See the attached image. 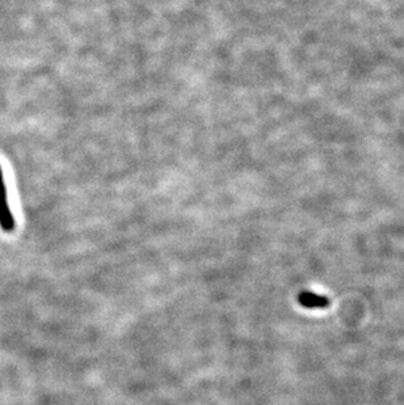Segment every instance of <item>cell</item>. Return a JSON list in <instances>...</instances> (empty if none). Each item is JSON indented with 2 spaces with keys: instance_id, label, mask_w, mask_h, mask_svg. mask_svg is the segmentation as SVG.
Listing matches in <instances>:
<instances>
[{
  "instance_id": "cell-2",
  "label": "cell",
  "mask_w": 404,
  "mask_h": 405,
  "mask_svg": "<svg viewBox=\"0 0 404 405\" xmlns=\"http://www.w3.org/2000/svg\"><path fill=\"white\" fill-rule=\"evenodd\" d=\"M298 303L305 308H327L331 300L327 297L318 295L313 291H302L298 295Z\"/></svg>"
},
{
  "instance_id": "cell-1",
  "label": "cell",
  "mask_w": 404,
  "mask_h": 405,
  "mask_svg": "<svg viewBox=\"0 0 404 405\" xmlns=\"http://www.w3.org/2000/svg\"><path fill=\"white\" fill-rule=\"evenodd\" d=\"M15 218H14V214L8 205L7 188H5V182H4L3 171L0 167V227L5 232H11L15 230Z\"/></svg>"
}]
</instances>
